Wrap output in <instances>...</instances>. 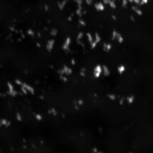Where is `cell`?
I'll list each match as a JSON object with an SVG mask.
<instances>
[{"label":"cell","mask_w":153,"mask_h":153,"mask_svg":"<svg viewBox=\"0 0 153 153\" xmlns=\"http://www.w3.org/2000/svg\"><path fill=\"white\" fill-rule=\"evenodd\" d=\"M111 39L113 41H116L118 43L121 44L124 42L125 38L123 35L119 30H114L112 31Z\"/></svg>","instance_id":"1"},{"label":"cell","mask_w":153,"mask_h":153,"mask_svg":"<svg viewBox=\"0 0 153 153\" xmlns=\"http://www.w3.org/2000/svg\"><path fill=\"white\" fill-rule=\"evenodd\" d=\"M103 72L102 66L101 65H98L96 66L94 68L93 71V75L94 77L96 78H98L100 77Z\"/></svg>","instance_id":"2"},{"label":"cell","mask_w":153,"mask_h":153,"mask_svg":"<svg viewBox=\"0 0 153 153\" xmlns=\"http://www.w3.org/2000/svg\"><path fill=\"white\" fill-rule=\"evenodd\" d=\"M113 46L111 44L107 42H104L103 44V49L106 53H109L113 49Z\"/></svg>","instance_id":"3"},{"label":"cell","mask_w":153,"mask_h":153,"mask_svg":"<svg viewBox=\"0 0 153 153\" xmlns=\"http://www.w3.org/2000/svg\"><path fill=\"white\" fill-rule=\"evenodd\" d=\"M127 70L126 66L123 64H121L118 66L116 70L118 74L122 75L125 73Z\"/></svg>","instance_id":"4"},{"label":"cell","mask_w":153,"mask_h":153,"mask_svg":"<svg viewBox=\"0 0 153 153\" xmlns=\"http://www.w3.org/2000/svg\"><path fill=\"white\" fill-rule=\"evenodd\" d=\"M102 70H103L102 73L103 74V76L106 77L110 76L111 74V71L108 66L106 65H103L102 66Z\"/></svg>","instance_id":"5"},{"label":"cell","mask_w":153,"mask_h":153,"mask_svg":"<svg viewBox=\"0 0 153 153\" xmlns=\"http://www.w3.org/2000/svg\"><path fill=\"white\" fill-rule=\"evenodd\" d=\"M135 97L133 95H130L127 97L126 101L128 104H132L134 103Z\"/></svg>","instance_id":"6"},{"label":"cell","mask_w":153,"mask_h":153,"mask_svg":"<svg viewBox=\"0 0 153 153\" xmlns=\"http://www.w3.org/2000/svg\"><path fill=\"white\" fill-rule=\"evenodd\" d=\"M96 8L99 11H103L104 9V6L101 3L97 4L95 6Z\"/></svg>","instance_id":"7"},{"label":"cell","mask_w":153,"mask_h":153,"mask_svg":"<svg viewBox=\"0 0 153 153\" xmlns=\"http://www.w3.org/2000/svg\"><path fill=\"white\" fill-rule=\"evenodd\" d=\"M132 9L136 12V14L139 16H141L142 15V11H141L140 10L136 8V7H133L132 8Z\"/></svg>","instance_id":"8"}]
</instances>
